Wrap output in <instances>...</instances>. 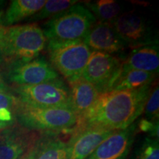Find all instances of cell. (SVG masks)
<instances>
[{
	"mask_svg": "<svg viewBox=\"0 0 159 159\" xmlns=\"http://www.w3.org/2000/svg\"><path fill=\"white\" fill-rule=\"evenodd\" d=\"M17 102V97L10 94L9 92H0V111L8 109L15 112Z\"/></svg>",
	"mask_w": 159,
	"mask_h": 159,
	"instance_id": "cb8c5ba5",
	"label": "cell"
},
{
	"mask_svg": "<svg viewBox=\"0 0 159 159\" xmlns=\"http://www.w3.org/2000/svg\"><path fill=\"white\" fill-rule=\"evenodd\" d=\"M27 154L25 155V156H24L22 158H21V159H28V158H27Z\"/></svg>",
	"mask_w": 159,
	"mask_h": 159,
	"instance_id": "83f0119b",
	"label": "cell"
},
{
	"mask_svg": "<svg viewBox=\"0 0 159 159\" xmlns=\"http://www.w3.org/2000/svg\"><path fill=\"white\" fill-rule=\"evenodd\" d=\"M47 52L52 66L70 83L81 77L91 51L83 40H49Z\"/></svg>",
	"mask_w": 159,
	"mask_h": 159,
	"instance_id": "5b68a950",
	"label": "cell"
},
{
	"mask_svg": "<svg viewBox=\"0 0 159 159\" xmlns=\"http://www.w3.org/2000/svg\"><path fill=\"white\" fill-rule=\"evenodd\" d=\"M91 49L107 54H114L128 47L111 23L98 21L89 30L83 40Z\"/></svg>",
	"mask_w": 159,
	"mask_h": 159,
	"instance_id": "4fadbf2b",
	"label": "cell"
},
{
	"mask_svg": "<svg viewBox=\"0 0 159 159\" xmlns=\"http://www.w3.org/2000/svg\"><path fill=\"white\" fill-rule=\"evenodd\" d=\"M38 138L33 131L13 125L0 130V159H21Z\"/></svg>",
	"mask_w": 159,
	"mask_h": 159,
	"instance_id": "8fae6325",
	"label": "cell"
},
{
	"mask_svg": "<svg viewBox=\"0 0 159 159\" xmlns=\"http://www.w3.org/2000/svg\"><path fill=\"white\" fill-rule=\"evenodd\" d=\"M66 143L55 135L39 137L27 152L28 159H66Z\"/></svg>",
	"mask_w": 159,
	"mask_h": 159,
	"instance_id": "2e32d148",
	"label": "cell"
},
{
	"mask_svg": "<svg viewBox=\"0 0 159 159\" xmlns=\"http://www.w3.org/2000/svg\"><path fill=\"white\" fill-rule=\"evenodd\" d=\"M69 83L71 107L80 119L93 108L100 93L94 85L83 77Z\"/></svg>",
	"mask_w": 159,
	"mask_h": 159,
	"instance_id": "5bb4252c",
	"label": "cell"
},
{
	"mask_svg": "<svg viewBox=\"0 0 159 159\" xmlns=\"http://www.w3.org/2000/svg\"><path fill=\"white\" fill-rule=\"evenodd\" d=\"M78 2L79 1L75 0H48L46 1L42 8L33 16V18L30 19V20L40 21L47 19H49Z\"/></svg>",
	"mask_w": 159,
	"mask_h": 159,
	"instance_id": "ffe728a7",
	"label": "cell"
},
{
	"mask_svg": "<svg viewBox=\"0 0 159 159\" xmlns=\"http://www.w3.org/2000/svg\"><path fill=\"white\" fill-rule=\"evenodd\" d=\"M46 39L37 24L3 27L0 55L11 67L36 58L44 49Z\"/></svg>",
	"mask_w": 159,
	"mask_h": 159,
	"instance_id": "7a4b0ae2",
	"label": "cell"
},
{
	"mask_svg": "<svg viewBox=\"0 0 159 159\" xmlns=\"http://www.w3.org/2000/svg\"><path fill=\"white\" fill-rule=\"evenodd\" d=\"M14 114L23 128L32 131L72 132L78 122V117L71 107H35L19 99Z\"/></svg>",
	"mask_w": 159,
	"mask_h": 159,
	"instance_id": "3957f363",
	"label": "cell"
},
{
	"mask_svg": "<svg viewBox=\"0 0 159 159\" xmlns=\"http://www.w3.org/2000/svg\"><path fill=\"white\" fill-rule=\"evenodd\" d=\"M14 91L20 102L31 106L71 107L69 89L61 80L33 85H19L15 87Z\"/></svg>",
	"mask_w": 159,
	"mask_h": 159,
	"instance_id": "8992f818",
	"label": "cell"
},
{
	"mask_svg": "<svg viewBox=\"0 0 159 159\" xmlns=\"http://www.w3.org/2000/svg\"><path fill=\"white\" fill-rule=\"evenodd\" d=\"M88 9L99 21L112 24L125 12L124 5L121 2L113 0H98L87 3Z\"/></svg>",
	"mask_w": 159,
	"mask_h": 159,
	"instance_id": "d6986e66",
	"label": "cell"
},
{
	"mask_svg": "<svg viewBox=\"0 0 159 159\" xmlns=\"http://www.w3.org/2000/svg\"><path fill=\"white\" fill-rule=\"evenodd\" d=\"M122 69H135L158 73L159 52L158 43L134 48L121 65Z\"/></svg>",
	"mask_w": 159,
	"mask_h": 159,
	"instance_id": "9a60e30c",
	"label": "cell"
},
{
	"mask_svg": "<svg viewBox=\"0 0 159 159\" xmlns=\"http://www.w3.org/2000/svg\"><path fill=\"white\" fill-rule=\"evenodd\" d=\"M2 28L3 27H2V25H0V41H1V36H2Z\"/></svg>",
	"mask_w": 159,
	"mask_h": 159,
	"instance_id": "4316f807",
	"label": "cell"
},
{
	"mask_svg": "<svg viewBox=\"0 0 159 159\" xmlns=\"http://www.w3.org/2000/svg\"><path fill=\"white\" fill-rule=\"evenodd\" d=\"M156 73L120 69L118 76L113 83L110 90H137L152 84ZM109 91V90H108Z\"/></svg>",
	"mask_w": 159,
	"mask_h": 159,
	"instance_id": "e0dca14e",
	"label": "cell"
},
{
	"mask_svg": "<svg viewBox=\"0 0 159 159\" xmlns=\"http://www.w3.org/2000/svg\"><path fill=\"white\" fill-rule=\"evenodd\" d=\"M46 0H13L6 11L2 24L10 27L33 16L43 7Z\"/></svg>",
	"mask_w": 159,
	"mask_h": 159,
	"instance_id": "ac0fdd59",
	"label": "cell"
},
{
	"mask_svg": "<svg viewBox=\"0 0 159 159\" xmlns=\"http://www.w3.org/2000/svg\"><path fill=\"white\" fill-rule=\"evenodd\" d=\"M0 92H8V88L0 75Z\"/></svg>",
	"mask_w": 159,
	"mask_h": 159,
	"instance_id": "d4e9b609",
	"label": "cell"
},
{
	"mask_svg": "<svg viewBox=\"0 0 159 159\" xmlns=\"http://www.w3.org/2000/svg\"><path fill=\"white\" fill-rule=\"evenodd\" d=\"M114 130L97 126L74 128L66 143V159H85Z\"/></svg>",
	"mask_w": 159,
	"mask_h": 159,
	"instance_id": "30bf717a",
	"label": "cell"
},
{
	"mask_svg": "<svg viewBox=\"0 0 159 159\" xmlns=\"http://www.w3.org/2000/svg\"><path fill=\"white\" fill-rule=\"evenodd\" d=\"M137 132V125L114 130L99 144L85 159H126L130 153Z\"/></svg>",
	"mask_w": 159,
	"mask_h": 159,
	"instance_id": "7c38bea8",
	"label": "cell"
},
{
	"mask_svg": "<svg viewBox=\"0 0 159 159\" xmlns=\"http://www.w3.org/2000/svg\"><path fill=\"white\" fill-rule=\"evenodd\" d=\"M134 159H159L158 139L145 137L136 149Z\"/></svg>",
	"mask_w": 159,
	"mask_h": 159,
	"instance_id": "44dd1931",
	"label": "cell"
},
{
	"mask_svg": "<svg viewBox=\"0 0 159 159\" xmlns=\"http://www.w3.org/2000/svg\"><path fill=\"white\" fill-rule=\"evenodd\" d=\"M8 127H10V126H8V125H7L3 124V123L0 122V130H3V129H5V128H8Z\"/></svg>",
	"mask_w": 159,
	"mask_h": 159,
	"instance_id": "484cf974",
	"label": "cell"
},
{
	"mask_svg": "<svg viewBox=\"0 0 159 159\" xmlns=\"http://www.w3.org/2000/svg\"><path fill=\"white\" fill-rule=\"evenodd\" d=\"M137 128L144 133H149V136L158 139V120L150 121L143 118L139 122Z\"/></svg>",
	"mask_w": 159,
	"mask_h": 159,
	"instance_id": "603a6c76",
	"label": "cell"
},
{
	"mask_svg": "<svg viewBox=\"0 0 159 159\" xmlns=\"http://www.w3.org/2000/svg\"><path fill=\"white\" fill-rule=\"evenodd\" d=\"M152 84L137 90H109L100 93L93 108L78 119L75 128L97 126L124 130L144 111Z\"/></svg>",
	"mask_w": 159,
	"mask_h": 159,
	"instance_id": "6da1fadb",
	"label": "cell"
},
{
	"mask_svg": "<svg viewBox=\"0 0 159 159\" xmlns=\"http://www.w3.org/2000/svg\"><path fill=\"white\" fill-rule=\"evenodd\" d=\"M96 22V17L88 7L77 3L49 19L42 30L48 41L83 40Z\"/></svg>",
	"mask_w": 159,
	"mask_h": 159,
	"instance_id": "277c9868",
	"label": "cell"
},
{
	"mask_svg": "<svg viewBox=\"0 0 159 159\" xmlns=\"http://www.w3.org/2000/svg\"><path fill=\"white\" fill-rule=\"evenodd\" d=\"M8 79L16 86L37 85L61 80L57 71L43 57H36L29 62L11 67Z\"/></svg>",
	"mask_w": 159,
	"mask_h": 159,
	"instance_id": "9c48e42d",
	"label": "cell"
},
{
	"mask_svg": "<svg viewBox=\"0 0 159 159\" xmlns=\"http://www.w3.org/2000/svg\"><path fill=\"white\" fill-rule=\"evenodd\" d=\"M122 61L114 55L91 52L81 77L94 85L99 91L110 90L113 83L120 71Z\"/></svg>",
	"mask_w": 159,
	"mask_h": 159,
	"instance_id": "ba28073f",
	"label": "cell"
},
{
	"mask_svg": "<svg viewBox=\"0 0 159 159\" xmlns=\"http://www.w3.org/2000/svg\"><path fill=\"white\" fill-rule=\"evenodd\" d=\"M145 118L150 121H158L159 116L158 85L154 84L150 91L145 103L144 111Z\"/></svg>",
	"mask_w": 159,
	"mask_h": 159,
	"instance_id": "7402d4cb",
	"label": "cell"
},
{
	"mask_svg": "<svg viewBox=\"0 0 159 159\" xmlns=\"http://www.w3.org/2000/svg\"><path fill=\"white\" fill-rule=\"evenodd\" d=\"M119 37L132 48L158 43L148 19L138 11H125L112 23Z\"/></svg>",
	"mask_w": 159,
	"mask_h": 159,
	"instance_id": "52a82bcc",
	"label": "cell"
}]
</instances>
